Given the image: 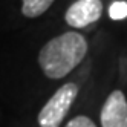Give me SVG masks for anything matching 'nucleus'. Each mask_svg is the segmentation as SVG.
<instances>
[{"label": "nucleus", "mask_w": 127, "mask_h": 127, "mask_svg": "<svg viewBox=\"0 0 127 127\" xmlns=\"http://www.w3.org/2000/svg\"><path fill=\"white\" fill-rule=\"evenodd\" d=\"M103 14L101 0H77L72 3L64 15V20L72 28H84L95 23Z\"/></svg>", "instance_id": "3"}, {"label": "nucleus", "mask_w": 127, "mask_h": 127, "mask_svg": "<svg viewBox=\"0 0 127 127\" xmlns=\"http://www.w3.org/2000/svg\"><path fill=\"white\" fill-rule=\"evenodd\" d=\"M87 54V41L81 34L64 32L40 49L38 64L48 78L58 80L74 70Z\"/></svg>", "instance_id": "1"}, {"label": "nucleus", "mask_w": 127, "mask_h": 127, "mask_svg": "<svg viewBox=\"0 0 127 127\" xmlns=\"http://www.w3.org/2000/svg\"><path fill=\"white\" fill-rule=\"evenodd\" d=\"M78 95V86L74 83H67L61 86L54 94L49 101L43 106L38 113V126L40 127H60L64 116Z\"/></svg>", "instance_id": "2"}, {"label": "nucleus", "mask_w": 127, "mask_h": 127, "mask_svg": "<svg viewBox=\"0 0 127 127\" xmlns=\"http://www.w3.org/2000/svg\"><path fill=\"white\" fill-rule=\"evenodd\" d=\"M64 127H96V124L90 120V118L81 115V116H77L74 120H70Z\"/></svg>", "instance_id": "7"}, {"label": "nucleus", "mask_w": 127, "mask_h": 127, "mask_svg": "<svg viewBox=\"0 0 127 127\" xmlns=\"http://www.w3.org/2000/svg\"><path fill=\"white\" fill-rule=\"evenodd\" d=\"M22 12L25 17L35 19L49 9V6L54 3V0H22Z\"/></svg>", "instance_id": "5"}, {"label": "nucleus", "mask_w": 127, "mask_h": 127, "mask_svg": "<svg viewBox=\"0 0 127 127\" xmlns=\"http://www.w3.org/2000/svg\"><path fill=\"white\" fill-rule=\"evenodd\" d=\"M109 15L112 20H123L127 17V3L126 2H115L109 8Z\"/></svg>", "instance_id": "6"}, {"label": "nucleus", "mask_w": 127, "mask_h": 127, "mask_svg": "<svg viewBox=\"0 0 127 127\" xmlns=\"http://www.w3.org/2000/svg\"><path fill=\"white\" fill-rule=\"evenodd\" d=\"M99 120L103 127H127V99L121 90H113L107 96Z\"/></svg>", "instance_id": "4"}]
</instances>
